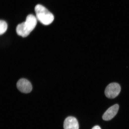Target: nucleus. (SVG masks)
Instances as JSON below:
<instances>
[{"label":"nucleus","mask_w":129,"mask_h":129,"mask_svg":"<svg viewBox=\"0 0 129 129\" xmlns=\"http://www.w3.org/2000/svg\"><path fill=\"white\" fill-rule=\"evenodd\" d=\"M64 129H79V123L77 119L73 117L67 118L64 122Z\"/></svg>","instance_id":"obj_6"},{"label":"nucleus","mask_w":129,"mask_h":129,"mask_svg":"<svg viewBox=\"0 0 129 129\" xmlns=\"http://www.w3.org/2000/svg\"><path fill=\"white\" fill-rule=\"evenodd\" d=\"M35 11L37 20L43 25H50L54 21V17L53 14L42 5H37L35 6Z\"/></svg>","instance_id":"obj_2"},{"label":"nucleus","mask_w":129,"mask_h":129,"mask_svg":"<svg viewBox=\"0 0 129 129\" xmlns=\"http://www.w3.org/2000/svg\"><path fill=\"white\" fill-rule=\"evenodd\" d=\"M37 23L36 17L32 14L29 15L25 22L17 26L16 32L17 35L23 38L28 36L35 28Z\"/></svg>","instance_id":"obj_1"},{"label":"nucleus","mask_w":129,"mask_h":129,"mask_svg":"<svg viewBox=\"0 0 129 129\" xmlns=\"http://www.w3.org/2000/svg\"><path fill=\"white\" fill-rule=\"evenodd\" d=\"M92 129H101V128L99 126L96 125L93 127Z\"/></svg>","instance_id":"obj_8"},{"label":"nucleus","mask_w":129,"mask_h":129,"mask_svg":"<svg viewBox=\"0 0 129 129\" xmlns=\"http://www.w3.org/2000/svg\"><path fill=\"white\" fill-rule=\"evenodd\" d=\"M119 106L116 104L111 106L107 110L103 116L102 118L104 120H110L115 116L118 112Z\"/></svg>","instance_id":"obj_5"},{"label":"nucleus","mask_w":129,"mask_h":129,"mask_svg":"<svg viewBox=\"0 0 129 129\" xmlns=\"http://www.w3.org/2000/svg\"><path fill=\"white\" fill-rule=\"evenodd\" d=\"M17 85L19 91L24 93H30L32 89L31 83L25 79H21L19 80Z\"/></svg>","instance_id":"obj_4"},{"label":"nucleus","mask_w":129,"mask_h":129,"mask_svg":"<svg viewBox=\"0 0 129 129\" xmlns=\"http://www.w3.org/2000/svg\"><path fill=\"white\" fill-rule=\"evenodd\" d=\"M8 25L5 21L0 20V35H2L7 30Z\"/></svg>","instance_id":"obj_7"},{"label":"nucleus","mask_w":129,"mask_h":129,"mask_svg":"<svg viewBox=\"0 0 129 129\" xmlns=\"http://www.w3.org/2000/svg\"><path fill=\"white\" fill-rule=\"evenodd\" d=\"M121 89V87L118 83H111L106 87L105 91V94L107 98L113 99L118 96Z\"/></svg>","instance_id":"obj_3"}]
</instances>
